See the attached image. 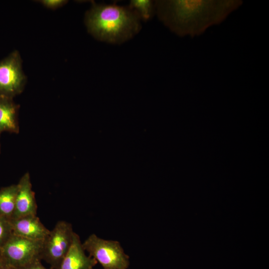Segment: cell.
I'll return each mask as SVG.
<instances>
[{
  "label": "cell",
  "mask_w": 269,
  "mask_h": 269,
  "mask_svg": "<svg viewBox=\"0 0 269 269\" xmlns=\"http://www.w3.org/2000/svg\"><path fill=\"white\" fill-rule=\"evenodd\" d=\"M12 235L10 221L0 215V250Z\"/></svg>",
  "instance_id": "cell-13"
},
{
  "label": "cell",
  "mask_w": 269,
  "mask_h": 269,
  "mask_svg": "<svg viewBox=\"0 0 269 269\" xmlns=\"http://www.w3.org/2000/svg\"><path fill=\"white\" fill-rule=\"evenodd\" d=\"M20 269H50L45 268L41 263V260H37Z\"/></svg>",
  "instance_id": "cell-15"
},
{
  "label": "cell",
  "mask_w": 269,
  "mask_h": 269,
  "mask_svg": "<svg viewBox=\"0 0 269 269\" xmlns=\"http://www.w3.org/2000/svg\"><path fill=\"white\" fill-rule=\"evenodd\" d=\"M25 83L20 55L13 51L0 61V96L13 99L22 92Z\"/></svg>",
  "instance_id": "cell-6"
},
{
  "label": "cell",
  "mask_w": 269,
  "mask_h": 269,
  "mask_svg": "<svg viewBox=\"0 0 269 269\" xmlns=\"http://www.w3.org/2000/svg\"><path fill=\"white\" fill-rule=\"evenodd\" d=\"M97 263L86 255L79 236L74 232L71 246L56 269H92Z\"/></svg>",
  "instance_id": "cell-9"
},
{
  "label": "cell",
  "mask_w": 269,
  "mask_h": 269,
  "mask_svg": "<svg viewBox=\"0 0 269 269\" xmlns=\"http://www.w3.org/2000/svg\"><path fill=\"white\" fill-rule=\"evenodd\" d=\"M82 246L103 269H128L130 266V257L117 241L105 240L93 234L82 243Z\"/></svg>",
  "instance_id": "cell-3"
},
{
  "label": "cell",
  "mask_w": 269,
  "mask_h": 269,
  "mask_svg": "<svg viewBox=\"0 0 269 269\" xmlns=\"http://www.w3.org/2000/svg\"><path fill=\"white\" fill-rule=\"evenodd\" d=\"M243 1L241 0H157L156 14L171 31L194 37L223 22Z\"/></svg>",
  "instance_id": "cell-1"
},
{
  "label": "cell",
  "mask_w": 269,
  "mask_h": 269,
  "mask_svg": "<svg viewBox=\"0 0 269 269\" xmlns=\"http://www.w3.org/2000/svg\"></svg>",
  "instance_id": "cell-17"
},
{
  "label": "cell",
  "mask_w": 269,
  "mask_h": 269,
  "mask_svg": "<svg viewBox=\"0 0 269 269\" xmlns=\"http://www.w3.org/2000/svg\"><path fill=\"white\" fill-rule=\"evenodd\" d=\"M17 191V184H12L0 189V215L9 220L14 213Z\"/></svg>",
  "instance_id": "cell-11"
},
{
  "label": "cell",
  "mask_w": 269,
  "mask_h": 269,
  "mask_svg": "<svg viewBox=\"0 0 269 269\" xmlns=\"http://www.w3.org/2000/svg\"><path fill=\"white\" fill-rule=\"evenodd\" d=\"M19 107L13 99L0 96V134L3 132L18 133Z\"/></svg>",
  "instance_id": "cell-10"
},
{
  "label": "cell",
  "mask_w": 269,
  "mask_h": 269,
  "mask_svg": "<svg viewBox=\"0 0 269 269\" xmlns=\"http://www.w3.org/2000/svg\"><path fill=\"white\" fill-rule=\"evenodd\" d=\"M38 1L46 7L52 9L60 7L68 2L65 0H41Z\"/></svg>",
  "instance_id": "cell-14"
},
{
  "label": "cell",
  "mask_w": 269,
  "mask_h": 269,
  "mask_svg": "<svg viewBox=\"0 0 269 269\" xmlns=\"http://www.w3.org/2000/svg\"><path fill=\"white\" fill-rule=\"evenodd\" d=\"M17 185L15 209L11 219L37 215V206L28 172L23 174Z\"/></svg>",
  "instance_id": "cell-7"
},
{
  "label": "cell",
  "mask_w": 269,
  "mask_h": 269,
  "mask_svg": "<svg viewBox=\"0 0 269 269\" xmlns=\"http://www.w3.org/2000/svg\"><path fill=\"white\" fill-rule=\"evenodd\" d=\"M0 269H15L10 266L0 258Z\"/></svg>",
  "instance_id": "cell-16"
},
{
  "label": "cell",
  "mask_w": 269,
  "mask_h": 269,
  "mask_svg": "<svg viewBox=\"0 0 269 269\" xmlns=\"http://www.w3.org/2000/svg\"><path fill=\"white\" fill-rule=\"evenodd\" d=\"M74 232L72 224L59 221L43 241L41 260L46 262L50 269H56L68 251Z\"/></svg>",
  "instance_id": "cell-4"
},
{
  "label": "cell",
  "mask_w": 269,
  "mask_h": 269,
  "mask_svg": "<svg viewBox=\"0 0 269 269\" xmlns=\"http://www.w3.org/2000/svg\"><path fill=\"white\" fill-rule=\"evenodd\" d=\"M141 19L127 6L98 4L93 1L86 12L85 23L89 33L96 39L120 44L128 41L141 29Z\"/></svg>",
  "instance_id": "cell-2"
},
{
  "label": "cell",
  "mask_w": 269,
  "mask_h": 269,
  "mask_svg": "<svg viewBox=\"0 0 269 269\" xmlns=\"http://www.w3.org/2000/svg\"><path fill=\"white\" fill-rule=\"evenodd\" d=\"M42 243L12 234L0 250V258L12 268L20 269L41 260Z\"/></svg>",
  "instance_id": "cell-5"
},
{
  "label": "cell",
  "mask_w": 269,
  "mask_h": 269,
  "mask_svg": "<svg viewBox=\"0 0 269 269\" xmlns=\"http://www.w3.org/2000/svg\"><path fill=\"white\" fill-rule=\"evenodd\" d=\"M12 234L32 240L43 241L49 233L36 215H28L10 220Z\"/></svg>",
  "instance_id": "cell-8"
},
{
  "label": "cell",
  "mask_w": 269,
  "mask_h": 269,
  "mask_svg": "<svg viewBox=\"0 0 269 269\" xmlns=\"http://www.w3.org/2000/svg\"><path fill=\"white\" fill-rule=\"evenodd\" d=\"M128 6L136 12L141 21L150 20L156 14L155 0H131Z\"/></svg>",
  "instance_id": "cell-12"
}]
</instances>
